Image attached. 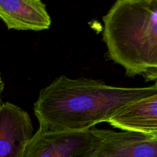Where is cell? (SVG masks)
I'll use <instances>...</instances> for the list:
<instances>
[{"instance_id":"8992f818","label":"cell","mask_w":157,"mask_h":157,"mask_svg":"<svg viewBox=\"0 0 157 157\" xmlns=\"http://www.w3.org/2000/svg\"><path fill=\"white\" fill-rule=\"evenodd\" d=\"M0 19L8 29L39 32L49 29L52 18L40 0H0Z\"/></svg>"},{"instance_id":"52a82bcc","label":"cell","mask_w":157,"mask_h":157,"mask_svg":"<svg viewBox=\"0 0 157 157\" xmlns=\"http://www.w3.org/2000/svg\"><path fill=\"white\" fill-rule=\"evenodd\" d=\"M107 123L124 131L157 133V93L127 106Z\"/></svg>"},{"instance_id":"6da1fadb","label":"cell","mask_w":157,"mask_h":157,"mask_svg":"<svg viewBox=\"0 0 157 157\" xmlns=\"http://www.w3.org/2000/svg\"><path fill=\"white\" fill-rule=\"evenodd\" d=\"M157 93V82L141 87L108 85L62 75L40 90L34 104L39 129L51 132L90 130L127 106Z\"/></svg>"},{"instance_id":"277c9868","label":"cell","mask_w":157,"mask_h":157,"mask_svg":"<svg viewBox=\"0 0 157 157\" xmlns=\"http://www.w3.org/2000/svg\"><path fill=\"white\" fill-rule=\"evenodd\" d=\"M34 136L27 111L9 102L0 107V157H21Z\"/></svg>"},{"instance_id":"5b68a950","label":"cell","mask_w":157,"mask_h":157,"mask_svg":"<svg viewBox=\"0 0 157 157\" xmlns=\"http://www.w3.org/2000/svg\"><path fill=\"white\" fill-rule=\"evenodd\" d=\"M102 139L97 157H157V138L133 131L92 129Z\"/></svg>"},{"instance_id":"ba28073f","label":"cell","mask_w":157,"mask_h":157,"mask_svg":"<svg viewBox=\"0 0 157 157\" xmlns=\"http://www.w3.org/2000/svg\"><path fill=\"white\" fill-rule=\"evenodd\" d=\"M4 87H5V84L4 82H3V80L2 78L1 75H0V107L2 104V92L4 90Z\"/></svg>"},{"instance_id":"3957f363","label":"cell","mask_w":157,"mask_h":157,"mask_svg":"<svg viewBox=\"0 0 157 157\" xmlns=\"http://www.w3.org/2000/svg\"><path fill=\"white\" fill-rule=\"evenodd\" d=\"M102 139L93 130L51 132L38 128L21 157H97Z\"/></svg>"},{"instance_id":"9c48e42d","label":"cell","mask_w":157,"mask_h":157,"mask_svg":"<svg viewBox=\"0 0 157 157\" xmlns=\"http://www.w3.org/2000/svg\"><path fill=\"white\" fill-rule=\"evenodd\" d=\"M150 136H153V137H155V138H157V133H150Z\"/></svg>"},{"instance_id":"7a4b0ae2","label":"cell","mask_w":157,"mask_h":157,"mask_svg":"<svg viewBox=\"0 0 157 157\" xmlns=\"http://www.w3.org/2000/svg\"><path fill=\"white\" fill-rule=\"evenodd\" d=\"M108 57L130 77L157 82V0H118L103 17Z\"/></svg>"}]
</instances>
